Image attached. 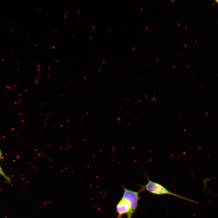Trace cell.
<instances>
[{
	"instance_id": "6da1fadb",
	"label": "cell",
	"mask_w": 218,
	"mask_h": 218,
	"mask_svg": "<svg viewBox=\"0 0 218 218\" xmlns=\"http://www.w3.org/2000/svg\"><path fill=\"white\" fill-rule=\"evenodd\" d=\"M144 173L147 178L148 181L147 183L145 185H139L140 187V188L139 191L140 192L144 191H147L152 193L156 195H169L192 202L199 204L198 202L192 200L187 198L171 192L160 184L154 182L151 180L144 171Z\"/></svg>"
},
{
	"instance_id": "7a4b0ae2",
	"label": "cell",
	"mask_w": 218,
	"mask_h": 218,
	"mask_svg": "<svg viewBox=\"0 0 218 218\" xmlns=\"http://www.w3.org/2000/svg\"><path fill=\"white\" fill-rule=\"evenodd\" d=\"M124 190L122 198L127 200L130 206V212L127 215V218H132L138 207L139 200L140 199L139 191H135L128 190L122 185Z\"/></svg>"
},
{
	"instance_id": "3957f363",
	"label": "cell",
	"mask_w": 218,
	"mask_h": 218,
	"mask_svg": "<svg viewBox=\"0 0 218 218\" xmlns=\"http://www.w3.org/2000/svg\"><path fill=\"white\" fill-rule=\"evenodd\" d=\"M116 211L118 214L117 218H122L124 214L127 215L130 210L129 203L122 197L116 205Z\"/></svg>"
},
{
	"instance_id": "277c9868",
	"label": "cell",
	"mask_w": 218,
	"mask_h": 218,
	"mask_svg": "<svg viewBox=\"0 0 218 218\" xmlns=\"http://www.w3.org/2000/svg\"><path fill=\"white\" fill-rule=\"evenodd\" d=\"M2 156V153L1 150H0V160L1 159ZM0 174L4 178L12 185V184L11 182V178L7 176L3 171L2 169L0 166Z\"/></svg>"
},
{
	"instance_id": "5b68a950",
	"label": "cell",
	"mask_w": 218,
	"mask_h": 218,
	"mask_svg": "<svg viewBox=\"0 0 218 218\" xmlns=\"http://www.w3.org/2000/svg\"><path fill=\"white\" fill-rule=\"evenodd\" d=\"M216 3L218 4V0H216L215 1Z\"/></svg>"
}]
</instances>
